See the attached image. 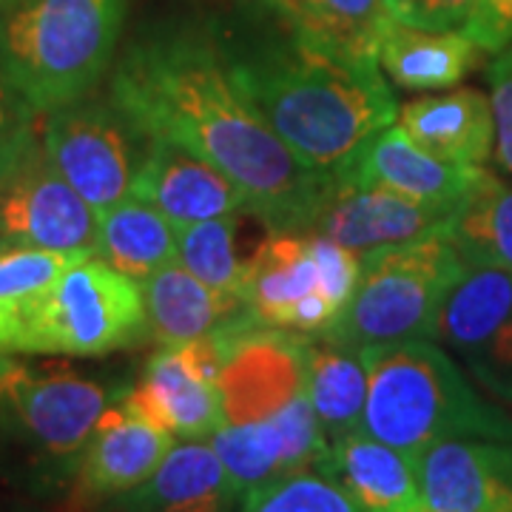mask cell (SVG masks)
Instances as JSON below:
<instances>
[{
    "label": "cell",
    "instance_id": "obj_34",
    "mask_svg": "<svg viewBox=\"0 0 512 512\" xmlns=\"http://www.w3.org/2000/svg\"><path fill=\"white\" fill-rule=\"evenodd\" d=\"M461 32L481 52H501L512 43V0H476Z\"/></svg>",
    "mask_w": 512,
    "mask_h": 512
},
{
    "label": "cell",
    "instance_id": "obj_4",
    "mask_svg": "<svg viewBox=\"0 0 512 512\" xmlns=\"http://www.w3.org/2000/svg\"><path fill=\"white\" fill-rule=\"evenodd\" d=\"M126 0H0V72L40 114L100 86Z\"/></svg>",
    "mask_w": 512,
    "mask_h": 512
},
{
    "label": "cell",
    "instance_id": "obj_14",
    "mask_svg": "<svg viewBox=\"0 0 512 512\" xmlns=\"http://www.w3.org/2000/svg\"><path fill=\"white\" fill-rule=\"evenodd\" d=\"M211 447L220 456L228 484L239 501L274 478L319 470L330 450L328 436L305 393L271 419L222 424L211 436Z\"/></svg>",
    "mask_w": 512,
    "mask_h": 512
},
{
    "label": "cell",
    "instance_id": "obj_6",
    "mask_svg": "<svg viewBox=\"0 0 512 512\" xmlns=\"http://www.w3.org/2000/svg\"><path fill=\"white\" fill-rule=\"evenodd\" d=\"M464 271L450 237L362 256L359 282L325 339L353 350L436 339L441 305Z\"/></svg>",
    "mask_w": 512,
    "mask_h": 512
},
{
    "label": "cell",
    "instance_id": "obj_31",
    "mask_svg": "<svg viewBox=\"0 0 512 512\" xmlns=\"http://www.w3.org/2000/svg\"><path fill=\"white\" fill-rule=\"evenodd\" d=\"M80 259L86 256L40 248H0V313L12 311L46 291L57 276Z\"/></svg>",
    "mask_w": 512,
    "mask_h": 512
},
{
    "label": "cell",
    "instance_id": "obj_27",
    "mask_svg": "<svg viewBox=\"0 0 512 512\" xmlns=\"http://www.w3.org/2000/svg\"><path fill=\"white\" fill-rule=\"evenodd\" d=\"M97 256L143 282L177 262V225L140 197H126L97 214Z\"/></svg>",
    "mask_w": 512,
    "mask_h": 512
},
{
    "label": "cell",
    "instance_id": "obj_15",
    "mask_svg": "<svg viewBox=\"0 0 512 512\" xmlns=\"http://www.w3.org/2000/svg\"><path fill=\"white\" fill-rule=\"evenodd\" d=\"M487 174L490 171H484V165L444 163L416 146L399 126H387L330 177L336 183L384 188L407 200L458 211V205L487 180Z\"/></svg>",
    "mask_w": 512,
    "mask_h": 512
},
{
    "label": "cell",
    "instance_id": "obj_16",
    "mask_svg": "<svg viewBox=\"0 0 512 512\" xmlns=\"http://www.w3.org/2000/svg\"><path fill=\"white\" fill-rule=\"evenodd\" d=\"M413 461L424 512H512V441L447 439Z\"/></svg>",
    "mask_w": 512,
    "mask_h": 512
},
{
    "label": "cell",
    "instance_id": "obj_10",
    "mask_svg": "<svg viewBox=\"0 0 512 512\" xmlns=\"http://www.w3.org/2000/svg\"><path fill=\"white\" fill-rule=\"evenodd\" d=\"M222 365L217 376L225 424L271 419L305 393L308 339L288 330L262 328L251 313L217 330Z\"/></svg>",
    "mask_w": 512,
    "mask_h": 512
},
{
    "label": "cell",
    "instance_id": "obj_18",
    "mask_svg": "<svg viewBox=\"0 0 512 512\" xmlns=\"http://www.w3.org/2000/svg\"><path fill=\"white\" fill-rule=\"evenodd\" d=\"M131 194L154 205L177 228L248 211L245 197L222 171L160 137H151Z\"/></svg>",
    "mask_w": 512,
    "mask_h": 512
},
{
    "label": "cell",
    "instance_id": "obj_24",
    "mask_svg": "<svg viewBox=\"0 0 512 512\" xmlns=\"http://www.w3.org/2000/svg\"><path fill=\"white\" fill-rule=\"evenodd\" d=\"M481 49L464 32H430L387 18L379 66L404 89H447L473 72Z\"/></svg>",
    "mask_w": 512,
    "mask_h": 512
},
{
    "label": "cell",
    "instance_id": "obj_25",
    "mask_svg": "<svg viewBox=\"0 0 512 512\" xmlns=\"http://www.w3.org/2000/svg\"><path fill=\"white\" fill-rule=\"evenodd\" d=\"M293 35L322 52L356 63H379L387 23L384 0H271Z\"/></svg>",
    "mask_w": 512,
    "mask_h": 512
},
{
    "label": "cell",
    "instance_id": "obj_8",
    "mask_svg": "<svg viewBox=\"0 0 512 512\" xmlns=\"http://www.w3.org/2000/svg\"><path fill=\"white\" fill-rule=\"evenodd\" d=\"M40 134L52 165L97 214L131 197L151 143L111 94H89L40 114Z\"/></svg>",
    "mask_w": 512,
    "mask_h": 512
},
{
    "label": "cell",
    "instance_id": "obj_32",
    "mask_svg": "<svg viewBox=\"0 0 512 512\" xmlns=\"http://www.w3.org/2000/svg\"><path fill=\"white\" fill-rule=\"evenodd\" d=\"M384 6L387 15L399 23L430 32H450L464 26L476 0H384Z\"/></svg>",
    "mask_w": 512,
    "mask_h": 512
},
{
    "label": "cell",
    "instance_id": "obj_7",
    "mask_svg": "<svg viewBox=\"0 0 512 512\" xmlns=\"http://www.w3.org/2000/svg\"><path fill=\"white\" fill-rule=\"evenodd\" d=\"M114 390L66 365H26L0 353V421L37 461L72 478Z\"/></svg>",
    "mask_w": 512,
    "mask_h": 512
},
{
    "label": "cell",
    "instance_id": "obj_29",
    "mask_svg": "<svg viewBox=\"0 0 512 512\" xmlns=\"http://www.w3.org/2000/svg\"><path fill=\"white\" fill-rule=\"evenodd\" d=\"M237 217L228 214L177 228V262L202 285L228 296H239L245 268V259L237 251Z\"/></svg>",
    "mask_w": 512,
    "mask_h": 512
},
{
    "label": "cell",
    "instance_id": "obj_11",
    "mask_svg": "<svg viewBox=\"0 0 512 512\" xmlns=\"http://www.w3.org/2000/svg\"><path fill=\"white\" fill-rule=\"evenodd\" d=\"M220 365L217 333L180 348H160L146 362L140 382L123 390L117 402L174 439H211L225 424L217 387Z\"/></svg>",
    "mask_w": 512,
    "mask_h": 512
},
{
    "label": "cell",
    "instance_id": "obj_19",
    "mask_svg": "<svg viewBox=\"0 0 512 512\" xmlns=\"http://www.w3.org/2000/svg\"><path fill=\"white\" fill-rule=\"evenodd\" d=\"M311 293L325 296L311 234L271 231L245 259L239 296L262 328L285 330L293 308Z\"/></svg>",
    "mask_w": 512,
    "mask_h": 512
},
{
    "label": "cell",
    "instance_id": "obj_13",
    "mask_svg": "<svg viewBox=\"0 0 512 512\" xmlns=\"http://www.w3.org/2000/svg\"><path fill=\"white\" fill-rule=\"evenodd\" d=\"M456 211L433 208L407 200L402 194L336 183L330 177L328 191L319 200L302 234L325 237L359 259L387 248L416 245L430 237H447Z\"/></svg>",
    "mask_w": 512,
    "mask_h": 512
},
{
    "label": "cell",
    "instance_id": "obj_30",
    "mask_svg": "<svg viewBox=\"0 0 512 512\" xmlns=\"http://www.w3.org/2000/svg\"><path fill=\"white\" fill-rule=\"evenodd\" d=\"M239 512H362L333 478L302 470L274 478L242 498Z\"/></svg>",
    "mask_w": 512,
    "mask_h": 512
},
{
    "label": "cell",
    "instance_id": "obj_3",
    "mask_svg": "<svg viewBox=\"0 0 512 512\" xmlns=\"http://www.w3.org/2000/svg\"><path fill=\"white\" fill-rule=\"evenodd\" d=\"M367 402L362 430L416 458L447 439L512 441V419L484 402L433 339L362 350Z\"/></svg>",
    "mask_w": 512,
    "mask_h": 512
},
{
    "label": "cell",
    "instance_id": "obj_33",
    "mask_svg": "<svg viewBox=\"0 0 512 512\" xmlns=\"http://www.w3.org/2000/svg\"><path fill=\"white\" fill-rule=\"evenodd\" d=\"M490 103L495 117V160L512 174V52L501 49L490 66Z\"/></svg>",
    "mask_w": 512,
    "mask_h": 512
},
{
    "label": "cell",
    "instance_id": "obj_17",
    "mask_svg": "<svg viewBox=\"0 0 512 512\" xmlns=\"http://www.w3.org/2000/svg\"><path fill=\"white\" fill-rule=\"evenodd\" d=\"M171 447V433L114 402L94 427L92 439L74 467V501L97 504L134 493L163 464Z\"/></svg>",
    "mask_w": 512,
    "mask_h": 512
},
{
    "label": "cell",
    "instance_id": "obj_12",
    "mask_svg": "<svg viewBox=\"0 0 512 512\" xmlns=\"http://www.w3.org/2000/svg\"><path fill=\"white\" fill-rule=\"evenodd\" d=\"M436 339L487 393L512 404V276L467 265L447 293Z\"/></svg>",
    "mask_w": 512,
    "mask_h": 512
},
{
    "label": "cell",
    "instance_id": "obj_28",
    "mask_svg": "<svg viewBox=\"0 0 512 512\" xmlns=\"http://www.w3.org/2000/svg\"><path fill=\"white\" fill-rule=\"evenodd\" d=\"M447 237L467 265L512 276V185L487 174L458 205Z\"/></svg>",
    "mask_w": 512,
    "mask_h": 512
},
{
    "label": "cell",
    "instance_id": "obj_26",
    "mask_svg": "<svg viewBox=\"0 0 512 512\" xmlns=\"http://www.w3.org/2000/svg\"><path fill=\"white\" fill-rule=\"evenodd\" d=\"M305 396L328 436V444L359 433L367 402L365 353L325 336H311Z\"/></svg>",
    "mask_w": 512,
    "mask_h": 512
},
{
    "label": "cell",
    "instance_id": "obj_20",
    "mask_svg": "<svg viewBox=\"0 0 512 512\" xmlns=\"http://www.w3.org/2000/svg\"><path fill=\"white\" fill-rule=\"evenodd\" d=\"M319 473L333 478L362 512H424L416 461L365 430L333 441Z\"/></svg>",
    "mask_w": 512,
    "mask_h": 512
},
{
    "label": "cell",
    "instance_id": "obj_9",
    "mask_svg": "<svg viewBox=\"0 0 512 512\" xmlns=\"http://www.w3.org/2000/svg\"><path fill=\"white\" fill-rule=\"evenodd\" d=\"M0 248L97 256V211L52 165L40 123L0 154Z\"/></svg>",
    "mask_w": 512,
    "mask_h": 512
},
{
    "label": "cell",
    "instance_id": "obj_5",
    "mask_svg": "<svg viewBox=\"0 0 512 512\" xmlns=\"http://www.w3.org/2000/svg\"><path fill=\"white\" fill-rule=\"evenodd\" d=\"M148 336L143 285L86 256L32 299L0 313V353L106 356Z\"/></svg>",
    "mask_w": 512,
    "mask_h": 512
},
{
    "label": "cell",
    "instance_id": "obj_1",
    "mask_svg": "<svg viewBox=\"0 0 512 512\" xmlns=\"http://www.w3.org/2000/svg\"><path fill=\"white\" fill-rule=\"evenodd\" d=\"M111 100L148 137L214 165L271 231H305L330 174L299 163L239 92L231 63L202 32H163L128 46L114 66Z\"/></svg>",
    "mask_w": 512,
    "mask_h": 512
},
{
    "label": "cell",
    "instance_id": "obj_2",
    "mask_svg": "<svg viewBox=\"0 0 512 512\" xmlns=\"http://www.w3.org/2000/svg\"><path fill=\"white\" fill-rule=\"evenodd\" d=\"M228 63L239 92L316 174H336L399 114L379 63L330 55L296 35L262 43Z\"/></svg>",
    "mask_w": 512,
    "mask_h": 512
},
{
    "label": "cell",
    "instance_id": "obj_21",
    "mask_svg": "<svg viewBox=\"0 0 512 512\" xmlns=\"http://www.w3.org/2000/svg\"><path fill=\"white\" fill-rule=\"evenodd\" d=\"M396 126L444 163L484 165L495 146L493 103L476 89L421 97L399 109Z\"/></svg>",
    "mask_w": 512,
    "mask_h": 512
},
{
    "label": "cell",
    "instance_id": "obj_23",
    "mask_svg": "<svg viewBox=\"0 0 512 512\" xmlns=\"http://www.w3.org/2000/svg\"><path fill=\"white\" fill-rule=\"evenodd\" d=\"M239 501L211 441L174 444L146 484L128 493V512H231Z\"/></svg>",
    "mask_w": 512,
    "mask_h": 512
},
{
    "label": "cell",
    "instance_id": "obj_22",
    "mask_svg": "<svg viewBox=\"0 0 512 512\" xmlns=\"http://www.w3.org/2000/svg\"><path fill=\"white\" fill-rule=\"evenodd\" d=\"M140 285L146 299L148 336L160 348H180L205 339L248 313L239 296L202 285L180 262L154 271Z\"/></svg>",
    "mask_w": 512,
    "mask_h": 512
},
{
    "label": "cell",
    "instance_id": "obj_35",
    "mask_svg": "<svg viewBox=\"0 0 512 512\" xmlns=\"http://www.w3.org/2000/svg\"><path fill=\"white\" fill-rule=\"evenodd\" d=\"M37 123H40V111H35V106L0 72V154L15 146Z\"/></svg>",
    "mask_w": 512,
    "mask_h": 512
}]
</instances>
